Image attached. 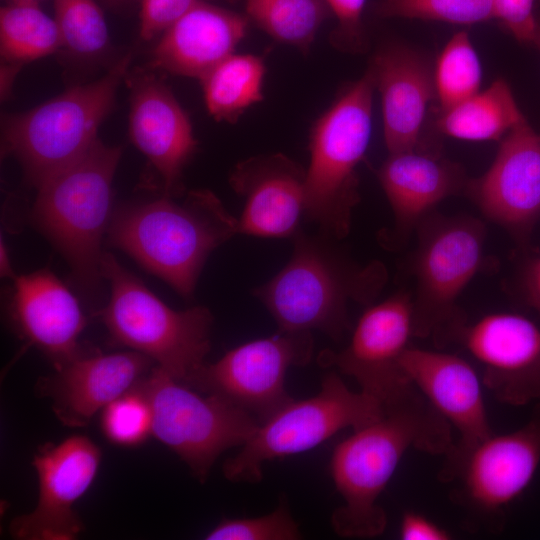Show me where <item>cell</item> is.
I'll return each mask as SVG.
<instances>
[{"label": "cell", "mask_w": 540, "mask_h": 540, "mask_svg": "<svg viewBox=\"0 0 540 540\" xmlns=\"http://www.w3.org/2000/svg\"><path fill=\"white\" fill-rule=\"evenodd\" d=\"M313 348L310 332L278 331L205 363L184 384L232 403L261 423L292 400L285 389L286 373L310 362Z\"/></svg>", "instance_id": "cell-12"}, {"label": "cell", "mask_w": 540, "mask_h": 540, "mask_svg": "<svg viewBox=\"0 0 540 540\" xmlns=\"http://www.w3.org/2000/svg\"><path fill=\"white\" fill-rule=\"evenodd\" d=\"M306 170L282 154L240 162L230 176L244 198L238 233L265 238H292L306 217Z\"/></svg>", "instance_id": "cell-20"}, {"label": "cell", "mask_w": 540, "mask_h": 540, "mask_svg": "<svg viewBox=\"0 0 540 540\" xmlns=\"http://www.w3.org/2000/svg\"><path fill=\"white\" fill-rule=\"evenodd\" d=\"M466 193L483 215L523 238L540 217V134L526 119L508 132L489 169Z\"/></svg>", "instance_id": "cell-17"}, {"label": "cell", "mask_w": 540, "mask_h": 540, "mask_svg": "<svg viewBox=\"0 0 540 540\" xmlns=\"http://www.w3.org/2000/svg\"><path fill=\"white\" fill-rule=\"evenodd\" d=\"M53 9L62 48L87 58L108 48V26L95 0H53Z\"/></svg>", "instance_id": "cell-30"}, {"label": "cell", "mask_w": 540, "mask_h": 540, "mask_svg": "<svg viewBox=\"0 0 540 540\" xmlns=\"http://www.w3.org/2000/svg\"><path fill=\"white\" fill-rule=\"evenodd\" d=\"M131 60L128 53L101 78L3 117L2 151L19 162L29 184L37 189L98 139V129L113 109Z\"/></svg>", "instance_id": "cell-5"}, {"label": "cell", "mask_w": 540, "mask_h": 540, "mask_svg": "<svg viewBox=\"0 0 540 540\" xmlns=\"http://www.w3.org/2000/svg\"><path fill=\"white\" fill-rule=\"evenodd\" d=\"M524 286L528 303L540 311V258L529 263L525 272Z\"/></svg>", "instance_id": "cell-38"}, {"label": "cell", "mask_w": 540, "mask_h": 540, "mask_svg": "<svg viewBox=\"0 0 540 540\" xmlns=\"http://www.w3.org/2000/svg\"><path fill=\"white\" fill-rule=\"evenodd\" d=\"M377 176L393 212L392 227L379 237L390 250L402 247L439 202L466 192L469 182L459 165L420 149L389 153Z\"/></svg>", "instance_id": "cell-21"}, {"label": "cell", "mask_w": 540, "mask_h": 540, "mask_svg": "<svg viewBox=\"0 0 540 540\" xmlns=\"http://www.w3.org/2000/svg\"><path fill=\"white\" fill-rule=\"evenodd\" d=\"M411 336V294L398 292L363 312L345 348L323 351L318 360L352 377L360 391L385 405L413 386L402 366Z\"/></svg>", "instance_id": "cell-13"}, {"label": "cell", "mask_w": 540, "mask_h": 540, "mask_svg": "<svg viewBox=\"0 0 540 540\" xmlns=\"http://www.w3.org/2000/svg\"><path fill=\"white\" fill-rule=\"evenodd\" d=\"M402 366L414 387L457 432L458 439L444 456L441 470L454 465L493 433L481 376L468 361L455 354L410 346Z\"/></svg>", "instance_id": "cell-16"}, {"label": "cell", "mask_w": 540, "mask_h": 540, "mask_svg": "<svg viewBox=\"0 0 540 540\" xmlns=\"http://www.w3.org/2000/svg\"><path fill=\"white\" fill-rule=\"evenodd\" d=\"M383 405L351 390L336 372L327 373L313 397L291 400L265 421L223 465L226 479L258 482L265 462L308 451L346 428H357L382 412Z\"/></svg>", "instance_id": "cell-9"}, {"label": "cell", "mask_w": 540, "mask_h": 540, "mask_svg": "<svg viewBox=\"0 0 540 540\" xmlns=\"http://www.w3.org/2000/svg\"><path fill=\"white\" fill-rule=\"evenodd\" d=\"M540 466V402L516 430L490 434L449 468L442 481L474 524L496 528L506 508L530 485Z\"/></svg>", "instance_id": "cell-11"}, {"label": "cell", "mask_w": 540, "mask_h": 540, "mask_svg": "<svg viewBox=\"0 0 540 540\" xmlns=\"http://www.w3.org/2000/svg\"><path fill=\"white\" fill-rule=\"evenodd\" d=\"M201 0H141L139 35L144 41L160 37Z\"/></svg>", "instance_id": "cell-34"}, {"label": "cell", "mask_w": 540, "mask_h": 540, "mask_svg": "<svg viewBox=\"0 0 540 540\" xmlns=\"http://www.w3.org/2000/svg\"><path fill=\"white\" fill-rule=\"evenodd\" d=\"M17 1H28V2H37V3H39V1H41V0H7V2H17Z\"/></svg>", "instance_id": "cell-42"}, {"label": "cell", "mask_w": 540, "mask_h": 540, "mask_svg": "<svg viewBox=\"0 0 540 540\" xmlns=\"http://www.w3.org/2000/svg\"><path fill=\"white\" fill-rule=\"evenodd\" d=\"M101 450L88 437L73 435L58 444L40 446L33 466L39 480L35 509L10 525L21 540H72L84 525L73 506L95 479Z\"/></svg>", "instance_id": "cell-14"}, {"label": "cell", "mask_w": 540, "mask_h": 540, "mask_svg": "<svg viewBox=\"0 0 540 540\" xmlns=\"http://www.w3.org/2000/svg\"><path fill=\"white\" fill-rule=\"evenodd\" d=\"M104 1L114 7H117V6H123L125 4H128L129 2L133 0H104Z\"/></svg>", "instance_id": "cell-40"}, {"label": "cell", "mask_w": 540, "mask_h": 540, "mask_svg": "<svg viewBox=\"0 0 540 540\" xmlns=\"http://www.w3.org/2000/svg\"><path fill=\"white\" fill-rule=\"evenodd\" d=\"M399 536L403 540H449L451 534L425 515L406 511L401 518Z\"/></svg>", "instance_id": "cell-37"}, {"label": "cell", "mask_w": 540, "mask_h": 540, "mask_svg": "<svg viewBox=\"0 0 540 540\" xmlns=\"http://www.w3.org/2000/svg\"><path fill=\"white\" fill-rule=\"evenodd\" d=\"M416 230L413 334L430 337L443 348L466 325L457 302L482 265L486 229L481 220L469 215L431 212Z\"/></svg>", "instance_id": "cell-8"}, {"label": "cell", "mask_w": 540, "mask_h": 540, "mask_svg": "<svg viewBox=\"0 0 540 540\" xmlns=\"http://www.w3.org/2000/svg\"><path fill=\"white\" fill-rule=\"evenodd\" d=\"M249 17L276 40L307 51L328 7L324 0H246Z\"/></svg>", "instance_id": "cell-28"}, {"label": "cell", "mask_w": 540, "mask_h": 540, "mask_svg": "<svg viewBox=\"0 0 540 540\" xmlns=\"http://www.w3.org/2000/svg\"><path fill=\"white\" fill-rule=\"evenodd\" d=\"M0 271L2 277H8L12 280L17 276L13 271L9 258V253L3 241V238H1L0 242Z\"/></svg>", "instance_id": "cell-39"}, {"label": "cell", "mask_w": 540, "mask_h": 540, "mask_svg": "<svg viewBox=\"0 0 540 540\" xmlns=\"http://www.w3.org/2000/svg\"><path fill=\"white\" fill-rule=\"evenodd\" d=\"M100 423L105 437L116 445L144 442L152 434L153 414L140 383L103 408Z\"/></svg>", "instance_id": "cell-31"}, {"label": "cell", "mask_w": 540, "mask_h": 540, "mask_svg": "<svg viewBox=\"0 0 540 540\" xmlns=\"http://www.w3.org/2000/svg\"><path fill=\"white\" fill-rule=\"evenodd\" d=\"M101 272L111 289L101 311L110 341L146 355L176 380L187 382L206 363L211 312L203 306L169 307L110 253L103 252Z\"/></svg>", "instance_id": "cell-6"}, {"label": "cell", "mask_w": 540, "mask_h": 540, "mask_svg": "<svg viewBox=\"0 0 540 540\" xmlns=\"http://www.w3.org/2000/svg\"><path fill=\"white\" fill-rule=\"evenodd\" d=\"M109 242L143 268L192 297L209 254L238 233V218L208 190L191 191L182 203L163 195L119 208Z\"/></svg>", "instance_id": "cell-3"}, {"label": "cell", "mask_w": 540, "mask_h": 540, "mask_svg": "<svg viewBox=\"0 0 540 540\" xmlns=\"http://www.w3.org/2000/svg\"><path fill=\"white\" fill-rule=\"evenodd\" d=\"M264 78L261 57L231 54L200 79L209 114L217 121L235 122L263 99Z\"/></svg>", "instance_id": "cell-26"}, {"label": "cell", "mask_w": 540, "mask_h": 540, "mask_svg": "<svg viewBox=\"0 0 540 540\" xmlns=\"http://www.w3.org/2000/svg\"><path fill=\"white\" fill-rule=\"evenodd\" d=\"M375 89L370 69L316 120L305 174L306 218L341 240L359 202L357 167L367 151Z\"/></svg>", "instance_id": "cell-7"}, {"label": "cell", "mask_w": 540, "mask_h": 540, "mask_svg": "<svg viewBox=\"0 0 540 540\" xmlns=\"http://www.w3.org/2000/svg\"><path fill=\"white\" fill-rule=\"evenodd\" d=\"M378 13L386 17L456 24H474L495 18L492 0H382Z\"/></svg>", "instance_id": "cell-32"}, {"label": "cell", "mask_w": 540, "mask_h": 540, "mask_svg": "<svg viewBox=\"0 0 540 540\" xmlns=\"http://www.w3.org/2000/svg\"><path fill=\"white\" fill-rule=\"evenodd\" d=\"M287 264L254 289L278 325V331L318 330L340 340L348 330L350 302L370 304L384 288L388 273L383 263L361 265L322 230H299L292 238Z\"/></svg>", "instance_id": "cell-2"}, {"label": "cell", "mask_w": 540, "mask_h": 540, "mask_svg": "<svg viewBox=\"0 0 540 540\" xmlns=\"http://www.w3.org/2000/svg\"><path fill=\"white\" fill-rule=\"evenodd\" d=\"M140 385L153 414L152 435L205 482L216 459L242 446L259 425L248 412L211 394L195 392L156 366Z\"/></svg>", "instance_id": "cell-10"}, {"label": "cell", "mask_w": 540, "mask_h": 540, "mask_svg": "<svg viewBox=\"0 0 540 540\" xmlns=\"http://www.w3.org/2000/svg\"><path fill=\"white\" fill-rule=\"evenodd\" d=\"M525 119L509 85L503 79L493 82L463 102L441 112L438 130L468 141L501 140Z\"/></svg>", "instance_id": "cell-25"}, {"label": "cell", "mask_w": 540, "mask_h": 540, "mask_svg": "<svg viewBox=\"0 0 540 540\" xmlns=\"http://www.w3.org/2000/svg\"><path fill=\"white\" fill-rule=\"evenodd\" d=\"M62 48L54 17L37 2H7L0 10V52L4 63L22 64Z\"/></svg>", "instance_id": "cell-27"}, {"label": "cell", "mask_w": 540, "mask_h": 540, "mask_svg": "<svg viewBox=\"0 0 540 540\" xmlns=\"http://www.w3.org/2000/svg\"><path fill=\"white\" fill-rule=\"evenodd\" d=\"M381 97L383 134L389 153L418 149L434 76L421 55L402 45L376 53L369 67Z\"/></svg>", "instance_id": "cell-23"}, {"label": "cell", "mask_w": 540, "mask_h": 540, "mask_svg": "<svg viewBox=\"0 0 540 540\" xmlns=\"http://www.w3.org/2000/svg\"><path fill=\"white\" fill-rule=\"evenodd\" d=\"M122 149L99 138L37 188L31 219L68 263L80 290L96 296L101 240L111 221L112 184Z\"/></svg>", "instance_id": "cell-4"}, {"label": "cell", "mask_w": 540, "mask_h": 540, "mask_svg": "<svg viewBox=\"0 0 540 540\" xmlns=\"http://www.w3.org/2000/svg\"><path fill=\"white\" fill-rule=\"evenodd\" d=\"M300 538L298 525L285 503H281L273 512L259 517L222 519L205 536L207 540H295Z\"/></svg>", "instance_id": "cell-33"}, {"label": "cell", "mask_w": 540, "mask_h": 540, "mask_svg": "<svg viewBox=\"0 0 540 540\" xmlns=\"http://www.w3.org/2000/svg\"><path fill=\"white\" fill-rule=\"evenodd\" d=\"M247 28L242 15L201 0L161 34L151 65L200 80L235 53Z\"/></svg>", "instance_id": "cell-24"}, {"label": "cell", "mask_w": 540, "mask_h": 540, "mask_svg": "<svg viewBox=\"0 0 540 540\" xmlns=\"http://www.w3.org/2000/svg\"><path fill=\"white\" fill-rule=\"evenodd\" d=\"M151 363L136 351L102 354L83 350L39 382L38 392L51 399L52 410L64 425L82 427L140 383Z\"/></svg>", "instance_id": "cell-19"}, {"label": "cell", "mask_w": 540, "mask_h": 540, "mask_svg": "<svg viewBox=\"0 0 540 540\" xmlns=\"http://www.w3.org/2000/svg\"><path fill=\"white\" fill-rule=\"evenodd\" d=\"M338 21L333 44L347 51L360 50L363 43L362 13L366 0H324Z\"/></svg>", "instance_id": "cell-35"}, {"label": "cell", "mask_w": 540, "mask_h": 540, "mask_svg": "<svg viewBox=\"0 0 540 540\" xmlns=\"http://www.w3.org/2000/svg\"><path fill=\"white\" fill-rule=\"evenodd\" d=\"M537 0H492L495 18L521 43L533 44L539 23L534 15Z\"/></svg>", "instance_id": "cell-36"}, {"label": "cell", "mask_w": 540, "mask_h": 540, "mask_svg": "<svg viewBox=\"0 0 540 540\" xmlns=\"http://www.w3.org/2000/svg\"><path fill=\"white\" fill-rule=\"evenodd\" d=\"M533 44L540 51V23H539V26H538V29H537Z\"/></svg>", "instance_id": "cell-41"}, {"label": "cell", "mask_w": 540, "mask_h": 540, "mask_svg": "<svg viewBox=\"0 0 540 540\" xmlns=\"http://www.w3.org/2000/svg\"><path fill=\"white\" fill-rule=\"evenodd\" d=\"M8 311L20 336L44 352L55 368L83 351L78 339L87 318L74 294L51 271L16 276Z\"/></svg>", "instance_id": "cell-22"}, {"label": "cell", "mask_w": 540, "mask_h": 540, "mask_svg": "<svg viewBox=\"0 0 540 540\" xmlns=\"http://www.w3.org/2000/svg\"><path fill=\"white\" fill-rule=\"evenodd\" d=\"M482 369V383L500 402L523 406L540 400V327L508 312L483 316L458 336Z\"/></svg>", "instance_id": "cell-15"}, {"label": "cell", "mask_w": 540, "mask_h": 540, "mask_svg": "<svg viewBox=\"0 0 540 540\" xmlns=\"http://www.w3.org/2000/svg\"><path fill=\"white\" fill-rule=\"evenodd\" d=\"M452 428L414 387L383 405L374 420L352 429L335 447L330 472L342 504L332 513L343 537H374L387 526L379 498L411 449L433 455L453 448Z\"/></svg>", "instance_id": "cell-1"}, {"label": "cell", "mask_w": 540, "mask_h": 540, "mask_svg": "<svg viewBox=\"0 0 540 540\" xmlns=\"http://www.w3.org/2000/svg\"><path fill=\"white\" fill-rule=\"evenodd\" d=\"M481 65L466 32L453 35L438 57L435 73V92L441 112L463 102L478 92Z\"/></svg>", "instance_id": "cell-29"}, {"label": "cell", "mask_w": 540, "mask_h": 540, "mask_svg": "<svg viewBox=\"0 0 540 540\" xmlns=\"http://www.w3.org/2000/svg\"><path fill=\"white\" fill-rule=\"evenodd\" d=\"M125 80L130 92V139L159 174L165 194H177L197 144L190 118L154 73L128 72Z\"/></svg>", "instance_id": "cell-18"}]
</instances>
